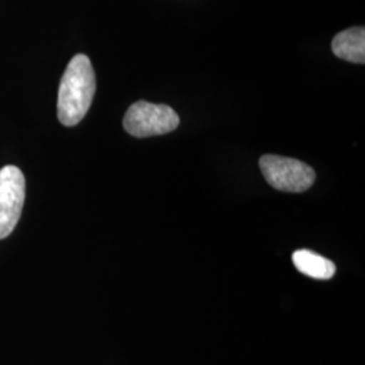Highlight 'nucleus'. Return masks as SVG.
Listing matches in <instances>:
<instances>
[{"instance_id":"3","label":"nucleus","mask_w":365,"mask_h":365,"mask_svg":"<svg viewBox=\"0 0 365 365\" xmlns=\"http://www.w3.org/2000/svg\"><path fill=\"white\" fill-rule=\"evenodd\" d=\"M260 170L276 190L283 192H304L315 182V172L299 160L265 155L260 158Z\"/></svg>"},{"instance_id":"5","label":"nucleus","mask_w":365,"mask_h":365,"mask_svg":"<svg viewBox=\"0 0 365 365\" xmlns=\"http://www.w3.org/2000/svg\"><path fill=\"white\" fill-rule=\"evenodd\" d=\"M333 53L345 61L364 64L365 29L352 27L339 33L331 42Z\"/></svg>"},{"instance_id":"2","label":"nucleus","mask_w":365,"mask_h":365,"mask_svg":"<svg viewBox=\"0 0 365 365\" xmlns=\"http://www.w3.org/2000/svg\"><path fill=\"white\" fill-rule=\"evenodd\" d=\"M179 123V115L172 107L145 101L131 105L123 118L125 130L137 138L167 134L175 130Z\"/></svg>"},{"instance_id":"4","label":"nucleus","mask_w":365,"mask_h":365,"mask_svg":"<svg viewBox=\"0 0 365 365\" xmlns=\"http://www.w3.org/2000/svg\"><path fill=\"white\" fill-rule=\"evenodd\" d=\"M25 188V176L18 167L6 165L0 170V240L11 235L19 221Z\"/></svg>"},{"instance_id":"1","label":"nucleus","mask_w":365,"mask_h":365,"mask_svg":"<svg viewBox=\"0 0 365 365\" xmlns=\"http://www.w3.org/2000/svg\"><path fill=\"white\" fill-rule=\"evenodd\" d=\"M96 78L86 54H76L66 66L57 99V117L64 126H76L91 107Z\"/></svg>"},{"instance_id":"6","label":"nucleus","mask_w":365,"mask_h":365,"mask_svg":"<svg viewBox=\"0 0 365 365\" xmlns=\"http://www.w3.org/2000/svg\"><path fill=\"white\" fill-rule=\"evenodd\" d=\"M292 262L300 274L318 280H329L336 274V265L331 261L307 249L294 252Z\"/></svg>"}]
</instances>
